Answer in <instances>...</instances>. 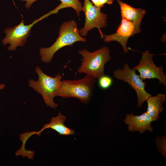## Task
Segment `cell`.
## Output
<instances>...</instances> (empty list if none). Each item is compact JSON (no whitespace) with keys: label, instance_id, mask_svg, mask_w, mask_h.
Returning a JSON list of instances; mask_svg holds the SVG:
<instances>
[{"label":"cell","instance_id":"6da1fadb","mask_svg":"<svg viewBox=\"0 0 166 166\" xmlns=\"http://www.w3.org/2000/svg\"><path fill=\"white\" fill-rule=\"evenodd\" d=\"M58 34V38L52 45L39 50L41 59L45 63H49L54 54L61 48L71 46L76 42L86 41V38L80 35L77 24L73 20L64 22L59 28Z\"/></svg>","mask_w":166,"mask_h":166},{"label":"cell","instance_id":"7a4b0ae2","mask_svg":"<svg viewBox=\"0 0 166 166\" xmlns=\"http://www.w3.org/2000/svg\"><path fill=\"white\" fill-rule=\"evenodd\" d=\"M96 79L87 75L75 80L61 81L57 96L67 98L74 97L87 104L93 95Z\"/></svg>","mask_w":166,"mask_h":166},{"label":"cell","instance_id":"3957f363","mask_svg":"<svg viewBox=\"0 0 166 166\" xmlns=\"http://www.w3.org/2000/svg\"><path fill=\"white\" fill-rule=\"evenodd\" d=\"M83 57L81 65L77 72L85 73L98 79L105 75V66L110 61L111 56L109 48L104 46L91 52L86 49L78 51Z\"/></svg>","mask_w":166,"mask_h":166},{"label":"cell","instance_id":"277c9868","mask_svg":"<svg viewBox=\"0 0 166 166\" xmlns=\"http://www.w3.org/2000/svg\"><path fill=\"white\" fill-rule=\"evenodd\" d=\"M35 71L38 79L36 81L30 79L28 85L42 95L47 106L55 109L58 105L54 102V98L57 96L61 79L64 74L61 75L59 73L54 77H50L44 73L38 66L35 68Z\"/></svg>","mask_w":166,"mask_h":166},{"label":"cell","instance_id":"5b68a950","mask_svg":"<svg viewBox=\"0 0 166 166\" xmlns=\"http://www.w3.org/2000/svg\"><path fill=\"white\" fill-rule=\"evenodd\" d=\"M136 71L133 68H130L128 63H125L123 69H118L114 71L113 75L116 79L128 83L135 90L137 99V106L140 107L152 95L145 89L146 82L141 79Z\"/></svg>","mask_w":166,"mask_h":166},{"label":"cell","instance_id":"8992f818","mask_svg":"<svg viewBox=\"0 0 166 166\" xmlns=\"http://www.w3.org/2000/svg\"><path fill=\"white\" fill-rule=\"evenodd\" d=\"M49 13L44 15L40 18L35 19L29 25L24 24L23 19L19 25L12 27L6 28L4 32L6 36L2 40L4 45L10 44L8 49L16 50L17 47L23 46L26 43L27 38L30 36L31 28L35 24L49 15Z\"/></svg>","mask_w":166,"mask_h":166},{"label":"cell","instance_id":"52a82bcc","mask_svg":"<svg viewBox=\"0 0 166 166\" xmlns=\"http://www.w3.org/2000/svg\"><path fill=\"white\" fill-rule=\"evenodd\" d=\"M101 9L93 5L89 0H84L82 11L85 14V23L83 27L79 30L81 36L84 37L87 36L89 31L94 28H97L99 30L101 38H104V35L101 29L106 26L108 16L101 11Z\"/></svg>","mask_w":166,"mask_h":166},{"label":"cell","instance_id":"ba28073f","mask_svg":"<svg viewBox=\"0 0 166 166\" xmlns=\"http://www.w3.org/2000/svg\"><path fill=\"white\" fill-rule=\"evenodd\" d=\"M153 55L148 50L144 51L142 53L139 63L133 68L138 71L142 80L157 79L159 84H163L166 87V75L163 71L164 67H158L155 64L153 61Z\"/></svg>","mask_w":166,"mask_h":166},{"label":"cell","instance_id":"9c48e42d","mask_svg":"<svg viewBox=\"0 0 166 166\" xmlns=\"http://www.w3.org/2000/svg\"><path fill=\"white\" fill-rule=\"evenodd\" d=\"M140 31V27L125 18H122L121 24L116 32L111 34H104L103 40L106 43L113 41L118 42L122 46L124 53H127L128 52L127 47L128 38Z\"/></svg>","mask_w":166,"mask_h":166},{"label":"cell","instance_id":"30bf717a","mask_svg":"<svg viewBox=\"0 0 166 166\" xmlns=\"http://www.w3.org/2000/svg\"><path fill=\"white\" fill-rule=\"evenodd\" d=\"M124 121L128 125V130L132 132L138 131L143 134L147 130L152 132L153 130L151 125L153 121L146 112L140 115H135L132 113L127 114Z\"/></svg>","mask_w":166,"mask_h":166},{"label":"cell","instance_id":"8fae6325","mask_svg":"<svg viewBox=\"0 0 166 166\" xmlns=\"http://www.w3.org/2000/svg\"><path fill=\"white\" fill-rule=\"evenodd\" d=\"M121 10L122 18L128 20L140 27L142 20L145 14L146 10L141 8H135L119 0H117Z\"/></svg>","mask_w":166,"mask_h":166},{"label":"cell","instance_id":"7c38bea8","mask_svg":"<svg viewBox=\"0 0 166 166\" xmlns=\"http://www.w3.org/2000/svg\"><path fill=\"white\" fill-rule=\"evenodd\" d=\"M166 95L159 93L148 97L146 101L147 108L146 112L153 121H158L160 114L164 110L163 104L165 101Z\"/></svg>","mask_w":166,"mask_h":166},{"label":"cell","instance_id":"4fadbf2b","mask_svg":"<svg viewBox=\"0 0 166 166\" xmlns=\"http://www.w3.org/2000/svg\"><path fill=\"white\" fill-rule=\"evenodd\" d=\"M66 117L60 112L56 117H52L50 122L44 125L40 130L42 132L45 129L50 128L59 133V135L68 136L75 134L74 130L66 127L64 124Z\"/></svg>","mask_w":166,"mask_h":166},{"label":"cell","instance_id":"5bb4252c","mask_svg":"<svg viewBox=\"0 0 166 166\" xmlns=\"http://www.w3.org/2000/svg\"><path fill=\"white\" fill-rule=\"evenodd\" d=\"M26 2V7L29 9L31 5L35 1L38 0H20ZM61 3L54 10L51 11L52 14H57L60 9L68 7H71L76 11L78 17L80 12L82 11V5L79 0H59Z\"/></svg>","mask_w":166,"mask_h":166},{"label":"cell","instance_id":"9a60e30c","mask_svg":"<svg viewBox=\"0 0 166 166\" xmlns=\"http://www.w3.org/2000/svg\"><path fill=\"white\" fill-rule=\"evenodd\" d=\"M98 85L102 89H106L112 85L113 80L112 77L108 75H104L98 79Z\"/></svg>","mask_w":166,"mask_h":166},{"label":"cell","instance_id":"2e32d148","mask_svg":"<svg viewBox=\"0 0 166 166\" xmlns=\"http://www.w3.org/2000/svg\"><path fill=\"white\" fill-rule=\"evenodd\" d=\"M156 143L159 151L162 155L166 157V138L164 136L157 138Z\"/></svg>","mask_w":166,"mask_h":166},{"label":"cell","instance_id":"e0dca14e","mask_svg":"<svg viewBox=\"0 0 166 166\" xmlns=\"http://www.w3.org/2000/svg\"><path fill=\"white\" fill-rule=\"evenodd\" d=\"M99 2L101 7L102 8L105 4L108 5L112 4L113 2V0H99Z\"/></svg>","mask_w":166,"mask_h":166},{"label":"cell","instance_id":"ac0fdd59","mask_svg":"<svg viewBox=\"0 0 166 166\" xmlns=\"http://www.w3.org/2000/svg\"><path fill=\"white\" fill-rule=\"evenodd\" d=\"M92 2V3L94 4V5L97 7L101 9L100 5L99 0H91Z\"/></svg>","mask_w":166,"mask_h":166},{"label":"cell","instance_id":"d6986e66","mask_svg":"<svg viewBox=\"0 0 166 166\" xmlns=\"http://www.w3.org/2000/svg\"><path fill=\"white\" fill-rule=\"evenodd\" d=\"M6 85L3 83L0 84V90H3L5 87Z\"/></svg>","mask_w":166,"mask_h":166}]
</instances>
